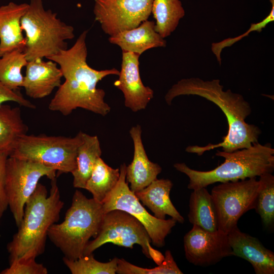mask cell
<instances>
[{
	"mask_svg": "<svg viewBox=\"0 0 274 274\" xmlns=\"http://www.w3.org/2000/svg\"><path fill=\"white\" fill-rule=\"evenodd\" d=\"M87 33L88 30L83 31L71 48L47 58L59 65L65 79L49 104L50 111L67 116L81 108L102 116L111 111L105 101V91L97 84L108 76H119L120 71L115 68L96 70L88 65Z\"/></svg>",
	"mask_w": 274,
	"mask_h": 274,
	"instance_id": "obj_1",
	"label": "cell"
},
{
	"mask_svg": "<svg viewBox=\"0 0 274 274\" xmlns=\"http://www.w3.org/2000/svg\"><path fill=\"white\" fill-rule=\"evenodd\" d=\"M185 95H197L214 103L225 115L228 125L227 133L221 142L204 146H189L186 152L201 155L206 151L221 147L223 151L231 152L258 142L260 129L245 121L252 112L249 103L241 94L230 89L224 91L219 79L204 81L193 77L181 79L168 90L164 99L171 105L175 98Z\"/></svg>",
	"mask_w": 274,
	"mask_h": 274,
	"instance_id": "obj_2",
	"label": "cell"
},
{
	"mask_svg": "<svg viewBox=\"0 0 274 274\" xmlns=\"http://www.w3.org/2000/svg\"><path fill=\"white\" fill-rule=\"evenodd\" d=\"M63 206L56 178L51 180L49 194L45 186L38 183L25 203L17 232L7 244L9 264L44 252L48 231L59 221Z\"/></svg>",
	"mask_w": 274,
	"mask_h": 274,
	"instance_id": "obj_3",
	"label": "cell"
},
{
	"mask_svg": "<svg viewBox=\"0 0 274 274\" xmlns=\"http://www.w3.org/2000/svg\"><path fill=\"white\" fill-rule=\"evenodd\" d=\"M216 155L225 161L208 171L192 169L185 163H177L174 167L189 179L188 188L207 187L215 183L243 180L256 178L274 170V149L270 144L258 142L251 147L231 152L217 151Z\"/></svg>",
	"mask_w": 274,
	"mask_h": 274,
	"instance_id": "obj_4",
	"label": "cell"
},
{
	"mask_svg": "<svg viewBox=\"0 0 274 274\" xmlns=\"http://www.w3.org/2000/svg\"><path fill=\"white\" fill-rule=\"evenodd\" d=\"M104 214L101 203L93 198H88L77 190L64 221L53 224L47 236L63 254V257L76 260L83 256L90 238L97 235Z\"/></svg>",
	"mask_w": 274,
	"mask_h": 274,
	"instance_id": "obj_5",
	"label": "cell"
},
{
	"mask_svg": "<svg viewBox=\"0 0 274 274\" xmlns=\"http://www.w3.org/2000/svg\"><path fill=\"white\" fill-rule=\"evenodd\" d=\"M21 25L25 34L24 52L28 61L57 54L67 49L66 41L75 37L74 27L51 10H46L43 0L30 1Z\"/></svg>",
	"mask_w": 274,
	"mask_h": 274,
	"instance_id": "obj_6",
	"label": "cell"
},
{
	"mask_svg": "<svg viewBox=\"0 0 274 274\" xmlns=\"http://www.w3.org/2000/svg\"><path fill=\"white\" fill-rule=\"evenodd\" d=\"M83 141L81 131L74 137L25 134L9 156L42 164L59 174L72 173L76 167L77 151Z\"/></svg>",
	"mask_w": 274,
	"mask_h": 274,
	"instance_id": "obj_7",
	"label": "cell"
},
{
	"mask_svg": "<svg viewBox=\"0 0 274 274\" xmlns=\"http://www.w3.org/2000/svg\"><path fill=\"white\" fill-rule=\"evenodd\" d=\"M107 243L130 249L135 244L139 245L143 254L158 265L164 258L159 251L151 246V239L143 224L122 210H113L104 214L98 232L94 239L88 242L83 255L93 253Z\"/></svg>",
	"mask_w": 274,
	"mask_h": 274,
	"instance_id": "obj_8",
	"label": "cell"
},
{
	"mask_svg": "<svg viewBox=\"0 0 274 274\" xmlns=\"http://www.w3.org/2000/svg\"><path fill=\"white\" fill-rule=\"evenodd\" d=\"M56 170L32 161L9 156L6 162L5 190L11 213L18 227L26 202L35 190L40 179L52 180Z\"/></svg>",
	"mask_w": 274,
	"mask_h": 274,
	"instance_id": "obj_9",
	"label": "cell"
},
{
	"mask_svg": "<svg viewBox=\"0 0 274 274\" xmlns=\"http://www.w3.org/2000/svg\"><path fill=\"white\" fill-rule=\"evenodd\" d=\"M260 187L256 178L221 183L212 190L218 219V230L228 234L236 227L239 218L254 209Z\"/></svg>",
	"mask_w": 274,
	"mask_h": 274,
	"instance_id": "obj_10",
	"label": "cell"
},
{
	"mask_svg": "<svg viewBox=\"0 0 274 274\" xmlns=\"http://www.w3.org/2000/svg\"><path fill=\"white\" fill-rule=\"evenodd\" d=\"M126 166L125 163L120 165L118 182L102 203L104 213L113 210L127 212L143 224L153 245L162 247L165 245V237L171 232L177 221L172 218L160 219L147 211L126 182Z\"/></svg>",
	"mask_w": 274,
	"mask_h": 274,
	"instance_id": "obj_11",
	"label": "cell"
},
{
	"mask_svg": "<svg viewBox=\"0 0 274 274\" xmlns=\"http://www.w3.org/2000/svg\"><path fill=\"white\" fill-rule=\"evenodd\" d=\"M153 0H94L95 20L109 36L139 26L151 14Z\"/></svg>",
	"mask_w": 274,
	"mask_h": 274,
	"instance_id": "obj_12",
	"label": "cell"
},
{
	"mask_svg": "<svg viewBox=\"0 0 274 274\" xmlns=\"http://www.w3.org/2000/svg\"><path fill=\"white\" fill-rule=\"evenodd\" d=\"M184 248L186 259L197 266L214 265L233 256L227 233L209 232L195 225L184 237Z\"/></svg>",
	"mask_w": 274,
	"mask_h": 274,
	"instance_id": "obj_13",
	"label": "cell"
},
{
	"mask_svg": "<svg viewBox=\"0 0 274 274\" xmlns=\"http://www.w3.org/2000/svg\"><path fill=\"white\" fill-rule=\"evenodd\" d=\"M140 56L134 53L122 51L119 78L114 84L122 92L125 106L133 112L145 109L154 96V91L145 86L142 81Z\"/></svg>",
	"mask_w": 274,
	"mask_h": 274,
	"instance_id": "obj_14",
	"label": "cell"
},
{
	"mask_svg": "<svg viewBox=\"0 0 274 274\" xmlns=\"http://www.w3.org/2000/svg\"><path fill=\"white\" fill-rule=\"evenodd\" d=\"M227 235L233 256L250 262L256 274L274 273V253L257 238L242 232L237 226Z\"/></svg>",
	"mask_w": 274,
	"mask_h": 274,
	"instance_id": "obj_15",
	"label": "cell"
},
{
	"mask_svg": "<svg viewBox=\"0 0 274 274\" xmlns=\"http://www.w3.org/2000/svg\"><path fill=\"white\" fill-rule=\"evenodd\" d=\"M22 87L25 94L33 99L49 96L61 84L62 72L54 61L38 58L28 61L26 65Z\"/></svg>",
	"mask_w": 274,
	"mask_h": 274,
	"instance_id": "obj_16",
	"label": "cell"
},
{
	"mask_svg": "<svg viewBox=\"0 0 274 274\" xmlns=\"http://www.w3.org/2000/svg\"><path fill=\"white\" fill-rule=\"evenodd\" d=\"M142 128L137 124L129 130L134 147L132 162L126 166V179L134 193L140 191L157 179L162 168L151 161L146 154L142 139Z\"/></svg>",
	"mask_w": 274,
	"mask_h": 274,
	"instance_id": "obj_17",
	"label": "cell"
},
{
	"mask_svg": "<svg viewBox=\"0 0 274 274\" xmlns=\"http://www.w3.org/2000/svg\"><path fill=\"white\" fill-rule=\"evenodd\" d=\"M28 8V4L12 2L0 6V57L16 49L24 50L21 21Z\"/></svg>",
	"mask_w": 274,
	"mask_h": 274,
	"instance_id": "obj_18",
	"label": "cell"
},
{
	"mask_svg": "<svg viewBox=\"0 0 274 274\" xmlns=\"http://www.w3.org/2000/svg\"><path fill=\"white\" fill-rule=\"evenodd\" d=\"M155 22L147 20L139 26L110 36L108 41L122 51L141 55L148 49L165 47L166 41L155 30Z\"/></svg>",
	"mask_w": 274,
	"mask_h": 274,
	"instance_id": "obj_19",
	"label": "cell"
},
{
	"mask_svg": "<svg viewBox=\"0 0 274 274\" xmlns=\"http://www.w3.org/2000/svg\"><path fill=\"white\" fill-rule=\"evenodd\" d=\"M173 185L169 179L157 178L145 188L134 192V194L144 206L154 213L155 217L165 219L166 215H168L177 222L183 223L184 218L170 199Z\"/></svg>",
	"mask_w": 274,
	"mask_h": 274,
	"instance_id": "obj_20",
	"label": "cell"
},
{
	"mask_svg": "<svg viewBox=\"0 0 274 274\" xmlns=\"http://www.w3.org/2000/svg\"><path fill=\"white\" fill-rule=\"evenodd\" d=\"M193 190L189 199V222L209 232L217 231L218 215L211 194L206 187Z\"/></svg>",
	"mask_w": 274,
	"mask_h": 274,
	"instance_id": "obj_21",
	"label": "cell"
},
{
	"mask_svg": "<svg viewBox=\"0 0 274 274\" xmlns=\"http://www.w3.org/2000/svg\"><path fill=\"white\" fill-rule=\"evenodd\" d=\"M28 130L20 108L4 104L0 106V153L10 156L17 141Z\"/></svg>",
	"mask_w": 274,
	"mask_h": 274,
	"instance_id": "obj_22",
	"label": "cell"
},
{
	"mask_svg": "<svg viewBox=\"0 0 274 274\" xmlns=\"http://www.w3.org/2000/svg\"><path fill=\"white\" fill-rule=\"evenodd\" d=\"M101 153L97 136L83 132V141L77 151L76 167L72 173L74 187L85 189L86 183Z\"/></svg>",
	"mask_w": 274,
	"mask_h": 274,
	"instance_id": "obj_23",
	"label": "cell"
},
{
	"mask_svg": "<svg viewBox=\"0 0 274 274\" xmlns=\"http://www.w3.org/2000/svg\"><path fill=\"white\" fill-rule=\"evenodd\" d=\"M151 13L155 31L165 39L176 29L185 12L180 0H153Z\"/></svg>",
	"mask_w": 274,
	"mask_h": 274,
	"instance_id": "obj_24",
	"label": "cell"
},
{
	"mask_svg": "<svg viewBox=\"0 0 274 274\" xmlns=\"http://www.w3.org/2000/svg\"><path fill=\"white\" fill-rule=\"evenodd\" d=\"M120 177V169L113 168L99 158L87 180L85 189L90 192L97 202L102 203L115 188Z\"/></svg>",
	"mask_w": 274,
	"mask_h": 274,
	"instance_id": "obj_25",
	"label": "cell"
},
{
	"mask_svg": "<svg viewBox=\"0 0 274 274\" xmlns=\"http://www.w3.org/2000/svg\"><path fill=\"white\" fill-rule=\"evenodd\" d=\"M28 61L23 49H16L0 57V81L8 88L18 90L22 87V68Z\"/></svg>",
	"mask_w": 274,
	"mask_h": 274,
	"instance_id": "obj_26",
	"label": "cell"
},
{
	"mask_svg": "<svg viewBox=\"0 0 274 274\" xmlns=\"http://www.w3.org/2000/svg\"><path fill=\"white\" fill-rule=\"evenodd\" d=\"M259 177L260 187L254 209L264 226L270 228L274 222V177L271 173H266Z\"/></svg>",
	"mask_w": 274,
	"mask_h": 274,
	"instance_id": "obj_27",
	"label": "cell"
},
{
	"mask_svg": "<svg viewBox=\"0 0 274 274\" xmlns=\"http://www.w3.org/2000/svg\"><path fill=\"white\" fill-rule=\"evenodd\" d=\"M64 264L72 274H115L117 258L108 262H101L94 258L93 253L71 260L63 257Z\"/></svg>",
	"mask_w": 274,
	"mask_h": 274,
	"instance_id": "obj_28",
	"label": "cell"
},
{
	"mask_svg": "<svg viewBox=\"0 0 274 274\" xmlns=\"http://www.w3.org/2000/svg\"><path fill=\"white\" fill-rule=\"evenodd\" d=\"M117 273L119 274H182L169 250L165 252L162 262L153 268L133 265L123 258H117Z\"/></svg>",
	"mask_w": 274,
	"mask_h": 274,
	"instance_id": "obj_29",
	"label": "cell"
},
{
	"mask_svg": "<svg viewBox=\"0 0 274 274\" xmlns=\"http://www.w3.org/2000/svg\"><path fill=\"white\" fill-rule=\"evenodd\" d=\"M269 1L271 4L270 11L269 14L262 20L258 23L251 24L247 31L239 36L227 38L219 42L213 43L211 44V50L216 57L220 64L221 63V54L224 49L231 46L243 38L248 36L250 32L253 31L261 32L268 24L274 21V0Z\"/></svg>",
	"mask_w": 274,
	"mask_h": 274,
	"instance_id": "obj_30",
	"label": "cell"
},
{
	"mask_svg": "<svg viewBox=\"0 0 274 274\" xmlns=\"http://www.w3.org/2000/svg\"><path fill=\"white\" fill-rule=\"evenodd\" d=\"M35 258H23L10 264L1 274H47V268L37 263Z\"/></svg>",
	"mask_w": 274,
	"mask_h": 274,
	"instance_id": "obj_31",
	"label": "cell"
},
{
	"mask_svg": "<svg viewBox=\"0 0 274 274\" xmlns=\"http://www.w3.org/2000/svg\"><path fill=\"white\" fill-rule=\"evenodd\" d=\"M7 101H13L18 105L31 109L36 107L26 99L18 90L11 89L0 81V106Z\"/></svg>",
	"mask_w": 274,
	"mask_h": 274,
	"instance_id": "obj_32",
	"label": "cell"
},
{
	"mask_svg": "<svg viewBox=\"0 0 274 274\" xmlns=\"http://www.w3.org/2000/svg\"><path fill=\"white\" fill-rule=\"evenodd\" d=\"M9 156L0 153V225L4 212L8 207L5 190L6 168L7 160Z\"/></svg>",
	"mask_w": 274,
	"mask_h": 274,
	"instance_id": "obj_33",
	"label": "cell"
}]
</instances>
